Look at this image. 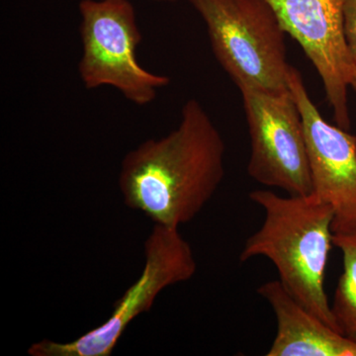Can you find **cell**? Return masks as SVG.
<instances>
[{
    "label": "cell",
    "mask_w": 356,
    "mask_h": 356,
    "mask_svg": "<svg viewBox=\"0 0 356 356\" xmlns=\"http://www.w3.org/2000/svg\"><path fill=\"white\" fill-rule=\"evenodd\" d=\"M257 292L277 321L267 356H356V343L301 305L280 280L264 283Z\"/></svg>",
    "instance_id": "obj_9"
},
{
    "label": "cell",
    "mask_w": 356,
    "mask_h": 356,
    "mask_svg": "<svg viewBox=\"0 0 356 356\" xmlns=\"http://www.w3.org/2000/svg\"><path fill=\"white\" fill-rule=\"evenodd\" d=\"M83 56L79 76L86 89L108 86L139 106L156 99L168 76L147 72L136 50L142 42L135 10L128 0H81Z\"/></svg>",
    "instance_id": "obj_5"
},
{
    "label": "cell",
    "mask_w": 356,
    "mask_h": 356,
    "mask_svg": "<svg viewBox=\"0 0 356 356\" xmlns=\"http://www.w3.org/2000/svg\"><path fill=\"white\" fill-rule=\"evenodd\" d=\"M145 264L137 280L114 304L107 320L72 341L44 339L28 348L31 356H110L128 329L151 310L165 288L191 280L197 262L189 243L177 228L154 225L144 245Z\"/></svg>",
    "instance_id": "obj_4"
},
{
    "label": "cell",
    "mask_w": 356,
    "mask_h": 356,
    "mask_svg": "<svg viewBox=\"0 0 356 356\" xmlns=\"http://www.w3.org/2000/svg\"><path fill=\"white\" fill-rule=\"evenodd\" d=\"M350 86L355 89L356 92V65H353V69L350 70Z\"/></svg>",
    "instance_id": "obj_12"
},
{
    "label": "cell",
    "mask_w": 356,
    "mask_h": 356,
    "mask_svg": "<svg viewBox=\"0 0 356 356\" xmlns=\"http://www.w3.org/2000/svg\"><path fill=\"white\" fill-rule=\"evenodd\" d=\"M156 1L175 2L177 0H156Z\"/></svg>",
    "instance_id": "obj_13"
},
{
    "label": "cell",
    "mask_w": 356,
    "mask_h": 356,
    "mask_svg": "<svg viewBox=\"0 0 356 356\" xmlns=\"http://www.w3.org/2000/svg\"><path fill=\"white\" fill-rule=\"evenodd\" d=\"M248 196L261 206L264 220L245 241L240 261L268 259L287 291L339 331L325 288V269L334 245L331 206L314 192L285 197L259 189Z\"/></svg>",
    "instance_id": "obj_2"
},
{
    "label": "cell",
    "mask_w": 356,
    "mask_h": 356,
    "mask_svg": "<svg viewBox=\"0 0 356 356\" xmlns=\"http://www.w3.org/2000/svg\"><path fill=\"white\" fill-rule=\"evenodd\" d=\"M226 147L209 115L195 99L185 103L179 125L124 156L119 189L130 209L159 226L192 221L224 179Z\"/></svg>",
    "instance_id": "obj_1"
},
{
    "label": "cell",
    "mask_w": 356,
    "mask_h": 356,
    "mask_svg": "<svg viewBox=\"0 0 356 356\" xmlns=\"http://www.w3.org/2000/svg\"><path fill=\"white\" fill-rule=\"evenodd\" d=\"M334 245L343 252V270L331 305L339 331L356 343V233L334 235Z\"/></svg>",
    "instance_id": "obj_10"
},
{
    "label": "cell",
    "mask_w": 356,
    "mask_h": 356,
    "mask_svg": "<svg viewBox=\"0 0 356 356\" xmlns=\"http://www.w3.org/2000/svg\"><path fill=\"white\" fill-rule=\"evenodd\" d=\"M205 21L215 57L236 86L289 90L285 32L266 0H189Z\"/></svg>",
    "instance_id": "obj_3"
},
{
    "label": "cell",
    "mask_w": 356,
    "mask_h": 356,
    "mask_svg": "<svg viewBox=\"0 0 356 356\" xmlns=\"http://www.w3.org/2000/svg\"><path fill=\"white\" fill-rule=\"evenodd\" d=\"M288 86L303 121L313 192L332 207L334 235L355 234L356 137L325 122L293 67Z\"/></svg>",
    "instance_id": "obj_7"
},
{
    "label": "cell",
    "mask_w": 356,
    "mask_h": 356,
    "mask_svg": "<svg viewBox=\"0 0 356 356\" xmlns=\"http://www.w3.org/2000/svg\"><path fill=\"white\" fill-rule=\"evenodd\" d=\"M343 34L351 58L356 65V0L343 1Z\"/></svg>",
    "instance_id": "obj_11"
},
{
    "label": "cell",
    "mask_w": 356,
    "mask_h": 356,
    "mask_svg": "<svg viewBox=\"0 0 356 356\" xmlns=\"http://www.w3.org/2000/svg\"><path fill=\"white\" fill-rule=\"evenodd\" d=\"M316 67L337 126L350 129L348 89L355 63L343 34L344 0H266Z\"/></svg>",
    "instance_id": "obj_8"
},
{
    "label": "cell",
    "mask_w": 356,
    "mask_h": 356,
    "mask_svg": "<svg viewBox=\"0 0 356 356\" xmlns=\"http://www.w3.org/2000/svg\"><path fill=\"white\" fill-rule=\"evenodd\" d=\"M250 137L248 173L289 195L313 192L303 121L291 91L270 92L240 84Z\"/></svg>",
    "instance_id": "obj_6"
}]
</instances>
